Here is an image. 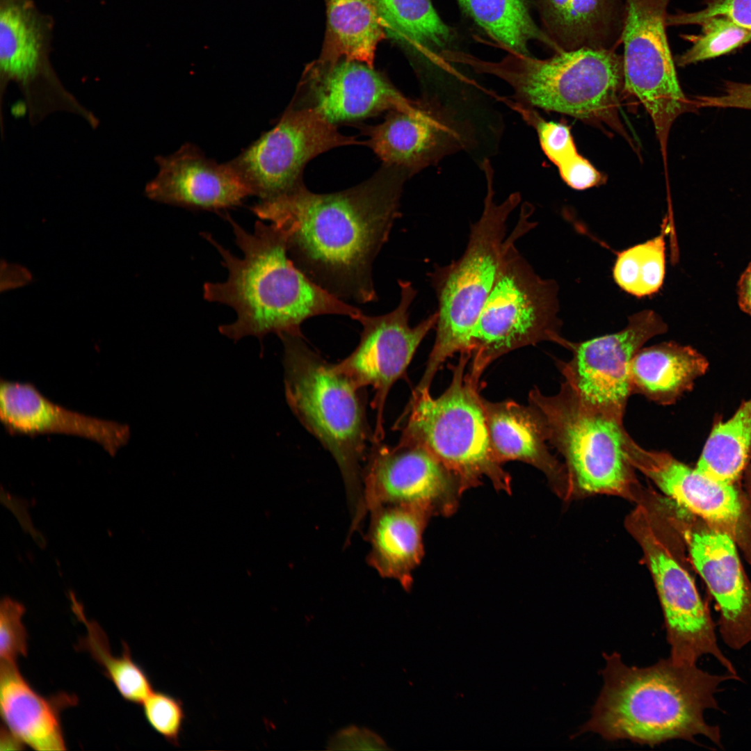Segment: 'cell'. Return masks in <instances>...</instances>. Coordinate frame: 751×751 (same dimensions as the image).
I'll return each mask as SVG.
<instances>
[{"label": "cell", "instance_id": "cell-21", "mask_svg": "<svg viewBox=\"0 0 751 751\" xmlns=\"http://www.w3.org/2000/svg\"><path fill=\"white\" fill-rule=\"evenodd\" d=\"M159 171L145 186L150 200L195 210L218 211L252 195L230 162L218 163L192 144L155 158Z\"/></svg>", "mask_w": 751, "mask_h": 751}, {"label": "cell", "instance_id": "cell-18", "mask_svg": "<svg viewBox=\"0 0 751 751\" xmlns=\"http://www.w3.org/2000/svg\"><path fill=\"white\" fill-rule=\"evenodd\" d=\"M474 122L437 101L424 97L408 110L389 111L385 120L365 128L367 145L386 165L407 177L477 140Z\"/></svg>", "mask_w": 751, "mask_h": 751}, {"label": "cell", "instance_id": "cell-24", "mask_svg": "<svg viewBox=\"0 0 751 751\" xmlns=\"http://www.w3.org/2000/svg\"><path fill=\"white\" fill-rule=\"evenodd\" d=\"M76 700L67 694L42 696L23 677L16 663L1 662V716L5 727L24 745L40 751L66 750L60 712Z\"/></svg>", "mask_w": 751, "mask_h": 751}, {"label": "cell", "instance_id": "cell-26", "mask_svg": "<svg viewBox=\"0 0 751 751\" xmlns=\"http://www.w3.org/2000/svg\"><path fill=\"white\" fill-rule=\"evenodd\" d=\"M543 31L560 51L621 45L624 0H535Z\"/></svg>", "mask_w": 751, "mask_h": 751}, {"label": "cell", "instance_id": "cell-2", "mask_svg": "<svg viewBox=\"0 0 751 751\" xmlns=\"http://www.w3.org/2000/svg\"><path fill=\"white\" fill-rule=\"evenodd\" d=\"M604 685L590 718L579 734L590 732L606 741L629 740L650 746L704 736L721 746L718 726L704 713L717 709L715 694L721 683L738 679L727 672L714 675L696 663L670 657L645 668L628 666L617 652L604 654Z\"/></svg>", "mask_w": 751, "mask_h": 751}, {"label": "cell", "instance_id": "cell-3", "mask_svg": "<svg viewBox=\"0 0 751 751\" xmlns=\"http://www.w3.org/2000/svg\"><path fill=\"white\" fill-rule=\"evenodd\" d=\"M241 258L225 248L211 234L202 236L216 248L227 269L223 282H206L203 296L209 302L234 309L236 319L219 326V332L234 341L248 336L260 341L268 334H302L307 318L325 314L352 319L362 311L310 280L289 258L286 241L278 228L257 220L252 233L229 215Z\"/></svg>", "mask_w": 751, "mask_h": 751}, {"label": "cell", "instance_id": "cell-29", "mask_svg": "<svg viewBox=\"0 0 751 751\" xmlns=\"http://www.w3.org/2000/svg\"><path fill=\"white\" fill-rule=\"evenodd\" d=\"M385 34L419 58L440 64L453 40L451 29L431 0H370Z\"/></svg>", "mask_w": 751, "mask_h": 751}, {"label": "cell", "instance_id": "cell-42", "mask_svg": "<svg viewBox=\"0 0 751 751\" xmlns=\"http://www.w3.org/2000/svg\"><path fill=\"white\" fill-rule=\"evenodd\" d=\"M24 744L5 726L1 732V750H22Z\"/></svg>", "mask_w": 751, "mask_h": 751}, {"label": "cell", "instance_id": "cell-16", "mask_svg": "<svg viewBox=\"0 0 751 751\" xmlns=\"http://www.w3.org/2000/svg\"><path fill=\"white\" fill-rule=\"evenodd\" d=\"M400 300L396 307L380 316L362 312L353 319L362 330L355 349L337 368L359 387H371L374 391L371 407L376 412L373 440L385 436L384 410L392 385L403 378L419 346L435 328L437 312L429 315L414 327L409 324V310L417 296L412 283L398 280Z\"/></svg>", "mask_w": 751, "mask_h": 751}, {"label": "cell", "instance_id": "cell-31", "mask_svg": "<svg viewBox=\"0 0 751 751\" xmlns=\"http://www.w3.org/2000/svg\"><path fill=\"white\" fill-rule=\"evenodd\" d=\"M751 453V398L727 421L713 427L695 469L722 483L734 484L745 471Z\"/></svg>", "mask_w": 751, "mask_h": 751}, {"label": "cell", "instance_id": "cell-40", "mask_svg": "<svg viewBox=\"0 0 751 751\" xmlns=\"http://www.w3.org/2000/svg\"><path fill=\"white\" fill-rule=\"evenodd\" d=\"M330 750H386L379 736L366 729L350 727L339 732L328 743Z\"/></svg>", "mask_w": 751, "mask_h": 751}, {"label": "cell", "instance_id": "cell-23", "mask_svg": "<svg viewBox=\"0 0 751 751\" xmlns=\"http://www.w3.org/2000/svg\"><path fill=\"white\" fill-rule=\"evenodd\" d=\"M490 442L503 463L517 460L538 469L556 492L570 494L567 471L549 451L542 421L528 405L513 401L492 402L481 396Z\"/></svg>", "mask_w": 751, "mask_h": 751}, {"label": "cell", "instance_id": "cell-6", "mask_svg": "<svg viewBox=\"0 0 751 751\" xmlns=\"http://www.w3.org/2000/svg\"><path fill=\"white\" fill-rule=\"evenodd\" d=\"M487 193L479 219L471 224L462 255L429 274L437 300L436 337L420 389H430L444 362L455 354L469 351L471 334L496 280L508 243V220L521 200L519 193L501 203L494 201V171L488 160L482 163ZM470 352V351H469Z\"/></svg>", "mask_w": 751, "mask_h": 751}, {"label": "cell", "instance_id": "cell-14", "mask_svg": "<svg viewBox=\"0 0 751 751\" xmlns=\"http://www.w3.org/2000/svg\"><path fill=\"white\" fill-rule=\"evenodd\" d=\"M666 323L651 309L629 316L620 331L581 342L567 341L572 353L557 366L579 401L586 407L623 422L629 396L631 362L652 337L665 333Z\"/></svg>", "mask_w": 751, "mask_h": 751}, {"label": "cell", "instance_id": "cell-19", "mask_svg": "<svg viewBox=\"0 0 751 751\" xmlns=\"http://www.w3.org/2000/svg\"><path fill=\"white\" fill-rule=\"evenodd\" d=\"M623 440L635 469L677 504L729 534L751 563V506L734 484L712 479L668 452L644 449L627 431Z\"/></svg>", "mask_w": 751, "mask_h": 751}, {"label": "cell", "instance_id": "cell-35", "mask_svg": "<svg viewBox=\"0 0 751 751\" xmlns=\"http://www.w3.org/2000/svg\"><path fill=\"white\" fill-rule=\"evenodd\" d=\"M503 102L519 113L536 131L547 158L557 167L578 154L570 128L561 122L544 120L533 108L504 97Z\"/></svg>", "mask_w": 751, "mask_h": 751}, {"label": "cell", "instance_id": "cell-30", "mask_svg": "<svg viewBox=\"0 0 751 751\" xmlns=\"http://www.w3.org/2000/svg\"><path fill=\"white\" fill-rule=\"evenodd\" d=\"M462 10L508 53L528 56L537 41L554 52L558 47L532 18L525 0H457Z\"/></svg>", "mask_w": 751, "mask_h": 751}, {"label": "cell", "instance_id": "cell-38", "mask_svg": "<svg viewBox=\"0 0 751 751\" xmlns=\"http://www.w3.org/2000/svg\"><path fill=\"white\" fill-rule=\"evenodd\" d=\"M725 15L751 29V0H705L704 6L697 11H678L668 14L667 26L696 25L706 17Z\"/></svg>", "mask_w": 751, "mask_h": 751}, {"label": "cell", "instance_id": "cell-39", "mask_svg": "<svg viewBox=\"0 0 751 751\" xmlns=\"http://www.w3.org/2000/svg\"><path fill=\"white\" fill-rule=\"evenodd\" d=\"M558 168L563 180L575 190H586L605 180L602 174L579 154L562 163Z\"/></svg>", "mask_w": 751, "mask_h": 751}, {"label": "cell", "instance_id": "cell-20", "mask_svg": "<svg viewBox=\"0 0 751 751\" xmlns=\"http://www.w3.org/2000/svg\"><path fill=\"white\" fill-rule=\"evenodd\" d=\"M292 104L312 109L335 124L388 110H408L415 101L365 63L314 60L305 69Z\"/></svg>", "mask_w": 751, "mask_h": 751}, {"label": "cell", "instance_id": "cell-36", "mask_svg": "<svg viewBox=\"0 0 751 751\" xmlns=\"http://www.w3.org/2000/svg\"><path fill=\"white\" fill-rule=\"evenodd\" d=\"M150 727L166 741L178 745L185 719L182 702L159 691H152L141 704Z\"/></svg>", "mask_w": 751, "mask_h": 751}, {"label": "cell", "instance_id": "cell-32", "mask_svg": "<svg viewBox=\"0 0 751 751\" xmlns=\"http://www.w3.org/2000/svg\"><path fill=\"white\" fill-rule=\"evenodd\" d=\"M72 601L73 611L86 626L87 631L86 636L80 640L79 647L89 652L124 700L142 704L152 693L153 688L145 671L131 659L128 645L123 644L120 656L113 655L103 629L97 622L88 620L81 606L74 599Z\"/></svg>", "mask_w": 751, "mask_h": 751}, {"label": "cell", "instance_id": "cell-5", "mask_svg": "<svg viewBox=\"0 0 751 751\" xmlns=\"http://www.w3.org/2000/svg\"><path fill=\"white\" fill-rule=\"evenodd\" d=\"M455 61L501 79L522 105L602 123L628 138L618 116L623 58L615 49L582 47L545 59L508 53L496 62L460 51Z\"/></svg>", "mask_w": 751, "mask_h": 751}, {"label": "cell", "instance_id": "cell-1", "mask_svg": "<svg viewBox=\"0 0 751 751\" xmlns=\"http://www.w3.org/2000/svg\"><path fill=\"white\" fill-rule=\"evenodd\" d=\"M407 177L386 165L350 189L318 194L301 184L250 209L278 228L289 258L314 283L344 302L369 303L378 300L373 263L401 216Z\"/></svg>", "mask_w": 751, "mask_h": 751}, {"label": "cell", "instance_id": "cell-12", "mask_svg": "<svg viewBox=\"0 0 751 751\" xmlns=\"http://www.w3.org/2000/svg\"><path fill=\"white\" fill-rule=\"evenodd\" d=\"M670 1L624 0V90L643 104L659 138L667 136L675 119L691 107L678 80L666 32Z\"/></svg>", "mask_w": 751, "mask_h": 751}, {"label": "cell", "instance_id": "cell-9", "mask_svg": "<svg viewBox=\"0 0 751 751\" xmlns=\"http://www.w3.org/2000/svg\"><path fill=\"white\" fill-rule=\"evenodd\" d=\"M529 405L565 460L570 494H608L638 503L644 493L623 449V422L583 405L564 381L554 395L535 387Z\"/></svg>", "mask_w": 751, "mask_h": 751}, {"label": "cell", "instance_id": "cell-15", "mask_svg": "<svg viewBox=\"0 0 751 751\" xmlns=\"http://www.w3.org/2000/svg\"><path fill=\"white\" fill-rule=\"evenodd\" d=\"M355 143V138L340 134L316 111L291 103L273 129L229 162L251 195L264 200L302 184V170L312 158Z\"/></svg>", "mask_w": 751, "mask_h": 751}, {"label": "cell", "instance_id": "cell-34", "mask_svg": "<svg viewBox=\"0 0 751 751\" xmlns=\"http://www.w3.org/2000/svg\"><path fill=\"white\" fill-rule=\"evenodd\" d=\"M698 34H683L681 38L691 44L675 63L679 67L714 58L751 43V29L725 15H716L699 21Z\"/></svg>", "mask_w": 751, "mask_h": 751}, {"label": "cell", "instance_id": "cell-22", "mask_svg": "<svg viewBox=\"0 0 751 751\" xmlns=\"http://www.w3.org/2000/svg\"><path fill=\"white\" fill-rule=\"evenodd\" d=\"M0 419L13 434L65 433L94 440L114 455L130 437L126 424L73 412L54 404L31 383L0 382Z\"/></svg>", "mask_w": 751, "mask_h": 751}, {"label": "cell", "instance_id": "cell-28", "mask_svg": "<svg viewBox=\"0 0 751 751\" xmlns=\"http://www.w3.org/2000/svg\"><path fill=\"white\" fill-rule=\"evenodd\" d=\"M327 29L318 60L357 61L373 67L377 45L385 37L370 0H325Z\"/></svg>", "mask_w": 751, "mask_h": 751}, {"label": "cell", "instance_id": "cell-43", "mask_svg": "<svg viewBox=\"0 0 751 751\" xmlns=\"http://www.w3.org/2000/svg\"><path fill=\"white\" fill-rule=\"evenodd\" d=\"M745 487L748 492L750 498L751 499V463L748 465L745 469Z\"/></svg>", "mask_w": 751, "mask_h": 751}, {"label": "cell", "instance_id": "cell-8", "mask_svg": "<svg viewBox=\"0 0 751 751\" xmlns=\"http://www.w3.org/2000/svg\"><path fill=\"white\" fill-rule=\"evenodd\" d=\"M528 218L521 214L508 236L496 280L471 334L468 374L478 383L487 366L504 354L542 341L565 348L567 341L560 334L557 283L538 275L515 245L534 225Z\"/></svg>", "mask_w": 751, "mask_h": 751}, {"label": "cell", "instance_id": "cell-10", "mask_svg": "<svg viewBox=\"0 0 751 751\" xmlns=\"http://www.w3.org/2000/svg\"><path fill=\"white\" fill-rule=\"evenodd\" d=\"M629 533L640 545L653 578L664 617L670 658L696 663L711 655L726 670L736 674L720 649L715 624L695 583L681 563L682 542L661 514L641 501L626 519Z\"/></svg>", "mask_w": 751, "mask_h": 751}, {"label": "cell", "instance_id": "cell-41", "mask_svg": "<svg viewBox=\"0 0 751 751\" xmlns=\"http://www.w3.org/2000/svg\"><path fill=\"white\" fill-rule=\"evenodd\" d=\"M738 297L740 308L751 316V262L739 279Z\"/></svg>", "mask_w": 751, "mask_h": 751}, {"label": "cell", "instance_id": "cell-27", "mask_svg": "<svg viewBox=\"0 0 751 751\" xmlns=\"http://www.w3.org/2000/svg\"><path fill=\"white\" fill-rule=\"evenodd\" d=\"M708 366L706 359L696 350L675 341L641 348L631 362V394L659 405H672L693 388Z\"/></svg>", "mask_w": 751, "mask_h": 751}, {"label": "cell", "instance_id": "cell-13", "mask_svg": "<svg viewBox=\"0 0 751 751\" xmlns=\"http://www.w3.org/2000/svg\"><path fill=\"white\" fill-rule=\"evenodd\" d=\"M654 496L652 506L688 549L718 604L722 640L732 649H742L751 642V583L741 567L735 541L668 497Z\"/></svg>", "mask_w": 751, "mask_h": 751}, {"label": "cell", "instance_id": "cell-33", "mask_svg": "<svg viewBox=\"0 0 751 751\" xmlns=\"http://www.w3.org/2000/svg\"><path fill=\"white\" fill-rule=\"evenodd\" d=\"M661 227L657 236L617 252L613 268L614 280L623 291L636 297L652 296L663 284L668 221L664 220Z\"/></svg>", "mask_w": 751, "mask_h": 751}, {"label": "cell", "instance_id": "cell-11", "mask_svg": "<svg viewBox=\"0 0 751 751\" xmlns=\"http://www.w3.org/2000/svg\"><path fill=\"white\" fill-rule=\"evenodd\" d=\"M53 29L52 17L33 0H0L1 102L14 82L33 126L53 113L67 112L95 129L97 117L64 86L51 64Z\"/></svg>", "mask_w": 751, "mask_h": 751}, {"label": "cell", "instance_id": "cell-25", "mask_svg": "<svg viewBox=\"0 0 751 751\" xmlns=\"http://www.w3.org/2000/svg\"><path fill=\"white\" fill-rule=\"evenodd\" d=\"M368 563L382 577L409 590L423 556V535L433 515L417 507L391 505L371 512Z\"/></svg>", "mask_w": 751, "mask_h": 751}, {"label": "cell", "instance_id": "cell-37", "mask_svg": "<svg viewBox=\"0 0 751 751\" xmlns=\"http://www.w3.org/2000/svg\"><path fill=\"white\" fill-rule=\"evenodd\" d=\"M24 608L19 603L3 599L0 607L1 662L16 663L27 654V633L22 622Z\"/></svg>", "mask_w": 751, "mask_h": 751}, {"label": "cell", "instance_id": "cell-7", "mask_svg": "<svg viewBox=\"0 0 751 751\" xmlns=\"http://www.w3.org/2000/svg\"><path fill=\"white\" fill-rule=\"evenodd\" d=\"M471 353H460L451 365V381L437 398L430 389L412 392L401 421L400 442L423 446L435 455L459 482L462 493L488 478L496 490L510 492L511 479L503 469L490 439L478 392L466 366Z\"/></svg>", "mask_w": 751, "mask_h": 751}, {"label": "cell", "instance_id": "cell-4", "mask_svg": "<svg viewBox=\"0 0 751 751\" xmlns=\"http://www.w3.org/2000/svg\"><path fill=\"white\" fill-rule=\"evenodd\" d=\"M286 402L304 428L330 452L342 476L353 515L362 506V464L373 440L364 389L328 362L302 334L278 336Z\"/></svg>", "mask_w": 751, "mask_h": 751}, {"label": "cell", "instance_id": "cell-17", "mask_svg": "<svg viewBox=\"0 0 751 751\" xmlns=\"http://www.w3.org/2000/svg\"><path fill=\"white\" fill-rule=\"evenodd\" d=\"M462 494L456 477L423 446L373 441L362 472V512L410 506L449 516Z\"/></svg>", "mask_w": 751, "mask_h": 751}]
</instances>
